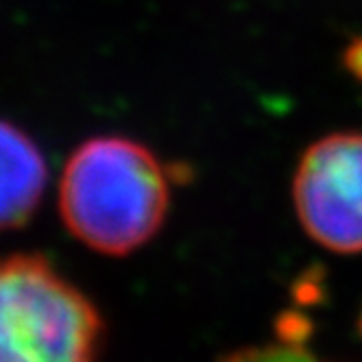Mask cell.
Masks as SVG:
<instances>
[{
    "label": "cell",
    "mask_w": 362,
    "mask_h": 362,
    "mask_svg": "<svg viewBox=\"0 0 362 362\" xmlns=\"http://www.w3.org/2000/svg\"><path fill=\"white\" fill-rule=\"evenodd\" d=\"M94 303L42 255L0 260V362H94Z\"/></svg>",
    "instance_id": "7a4b0ae2"
},
{
    "label": "cell",
    "mask_w": 362,
    "mask_h": 362,
    "mask_svg": "<svg viewBox=\"0 0 362 362\" xmlns=\"http://www.w3.org/2000/svg\"><path fill=\"white\" fill-rule=\"evenodd\" d=\"M170 205L168 177L155 155L129 138H92L64 168L59 210L86 247L127 255L162 229Z\"/></svg>",
    "instance_id": "6da1fadb"
},
{
    "label": "cell",
    "mask_w": 362,
    "mask_h": 362,
    "mask_svg": "<svg viewBox=\"0 0 362 362\" xmlns=\"http://www.w3.org/2000/svg\"><path fill=\"white\" fill-rule=\"evenodd\" d=\"M295 208L308 236L336 253L362 251V134L310 146L295 175Z\"/></svg>",
    "instance_id": "3957f363"
},
{
    "label": "cell",
    "mask_w": 362,
    "mask_h": 362,
    "mask_svg": "<svg viewBox=\"0 0 362 362\" xmlns=\"http://www.w3.org/2000/svg\"><path fill=\"white\" fill-rule=\"evenodd\" d=\"M218 362H325L310 354L299 341L284 339L267 345H251L236 351H229Z\"/></svg>",
    "instance_id": "5b68a950"
},
{
    "label": "cell",
    "mask_w": 362,
    "mask_h": 362,
    "mask_svg": "<svg viewBox=\"0 0 362 362\" xmlns=\"http://www.w3.org/2000/svg\"><path fill=\"white\" fill-rule=\"evenodd\" d=\"M345 62H347L349 70H351L356 76H360V79H362V42H354V44L347 48Z\"/></svg>",
    "instance_id": "8992f818"
},
{
    "label": "cell",
    "mask_w": 362,
    "mask_h": 362,
    "mask_svg": "<svg viewBox=\"0 0 362 362\" xmlns=\"http://www.w3.org/2000/svg\"><path fill=\"white\" fill-rule=\"evenodd\" d=\"M46 162L35 142L0 120V231L27 223L46 190Z\"/></svg>",
    "instance_id": "277c9868"
}]
</instances>
